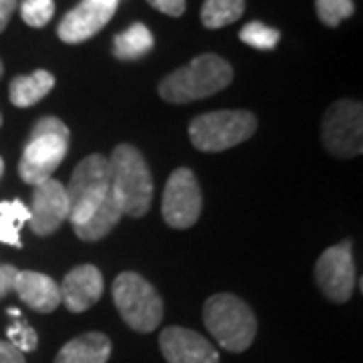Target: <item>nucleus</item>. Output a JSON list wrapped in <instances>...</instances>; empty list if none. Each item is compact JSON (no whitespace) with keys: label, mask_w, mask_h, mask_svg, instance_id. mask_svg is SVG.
Masks as SVG:
<instances>
[{"label":"nucleus","mask_w":363,"mask_h":363,"mask_svg":"<svg viewBox=\"0 0 363 363\" xmlns=\"http://www.w3.org/2000/svg\"><path fill=\"white\" fill-rule=\"evenodd\" d=\"M230 83L233 67L218 55L204 52L162 79L157 93L168 104H190L226 89Z\"/></svg>","instance_id":"1"},{"label":"nucleus","mask_w":363,"mask_h":363,"mask_svg":"<svg viewBox=\"0 0 363 363\" xmlns=\"http://www.w3.org/2000/svg\"><path fill=\"white\" fill-rule=\"evenodd\" d=\"M111 169V194L121 206L123 216L131 218L143 216L154 198V180L145 160L138 147L121 143L109 157Z\"/></svg>","instance_id":"2"},{"label":"nucleus","mask_w":363,"mask_h":363,"mask_svg":"<svg viewBox=\"0 0 363 363\" xmlns=\"http://www.w3.org/2000/svg\"><path fill=\"white\" fill-rule=\"evenodd\" d=\"M69 150V128L57 117H40L33 125L30 140L25 145V152L18 164L21 178L37 186L49 180L52 172L65 160Z\"/></svg>","instance_id":"3"},{"label":"nucleus","mask_w":363,"mask_h":363,"mask_svg":"<svg viewBox=\"0 0 363 363\" xmlns=\"http://www.w3.org/2000/svg\"><path fill=\"white\" fill-rule=\"evenodd\" d=\"M204 325L226 351H247L257 335V319L242 298L220 293L206 301Z\"/></svg>","instance_id":"4"},{"label":"nucleus","mask_w":363,"mask_h":363,"mask_svg":"<svg viewBox=\"0 0 363 363\" xmlns=\"http://www.w3.org/2000/svg\"><path fill=\"white\" fill-rule=\"evenodd\" d=\"M65 192L69 198V222L75 228L89 220L111 194L109 160L101 154L85 157L73 172Z\"/></svg>","instance_id":"5"},{"label":"nucleus","mask_w":363,"mask_h":363,"mask_svg":"<svg viewBox=\"0 0 363 363\" xmlns=\"http://www.w3.org/2000/svg\"><path fill=\"white\" fill-rule=\"evenodd\" d=\"M113 303L133 331L152 333L162 323L164 303L157 291L138 272H121L113 283Z\"/></svg>","instance_id":"6"},{"label":"nucleus","mask_w":363,"mask_h":363,"mask_svg":"<svg viewBox=\"0 0 363 363\" xmlns=\"http://www.w3.org/2000/svg\"><path fill=\"white\" fill-rule=\"evenodd\" d=\"M257 131V117L250 111H212L190 123V140L200 152H224L247 142Z\"/></svg>","instance_id":"7"},{"label":"nucleus","mask_w":363,"mask_h":363,"mask_svg":"<svg viewBox=\"0 0 363 363\" xmlns=\"http://www.w3.org/2000/svg\"><path fill=\"white\" fill-rule=\"evenodd\" d=\"M363 107L353 99H339L327 109L323 119L325 147L337 157L362 154Z\"/></svg>","instance_id":"8"},{"label":"nucleus","mask_w":363,"mask_h":363,"mask_svg":"<svg viewBox=\"0 0 363 363\" xmlns=\"http://www.w3.org/2000/svg\"><path fill=\"white\" fill-rule=\"evenodd\" d=\"M202 212V192L196 182V176L188 168H178L172 172L162 202L164 220L172 228H190L194 226Z\"/></svg>","instance_id":"9"},{"label":"nucleus","mask_w":363,"mask_h":363,"mask_svg":"<svg viewBox=\"0 0 363 363\" xmlns=\"http://www.w3.org/2000/svg\"><path fill=\"white\" fill-rule=\"evenodd\" d=\"M317 285L333 303H345L353 295L355 286V262L350 242L327 248L315 267Z\"/></svg>","instance_id":"10"},{"label":"nucleus","mask_w":363,"mask_h":363,"mask_svg":"<svg viewBox=\"0 0 363 363\" xmlns=\"http://www.w3.org/2000/svg\"><path fill=\"white\" fill-rule=\"evenodd\" d=\"M119 0H81L63 16L57 35L63 43L79 45L95 37L116 14Z\"/></svg>","instance_id":"11"},{"label":"nucleus","mask_w":363,"mask_h":363,"mask_svg":"<svg viewBox=\"0 0 363 363\" xmlns=\"http://www.w3.org/2000/svg\"><path fill=\"white\" fill-rule=\"evenodd\" d=\"M30 210V228L39 236L57 233L59 226L69 220V198L61 182L49 180L33 186V206Z\"/></svg>","instance_id":"12"},{"label":"nucleus","mask_w":363,"mask_h":363,"mask_svg":"<svg viewBox=\"0 0 363 363\" xmlns=\"http://www.w3.org/2000/svg\"><path fill=\"white\" fill-rule=\"evenodd\" d=\"M160 347L168 363H220L218 351L210 341L186 327L164 329Z\"/></svg>","instance_id":"13"},{"label":"nucleus","mask_w":363,"mask_h":363,"mask_svg":"<svg viewBox=\"0 0 363 363\" xmlns=\"http://www.w3.org/2000/svg\"><path fill=\"white\" fill-rule=\"evenodd\" d=\"M104 295V277L97 267L81 264L69 272L61 286V303L73 313L87 311Z\"/></svg>","instance_id":"14"},{"label":"nucleus","mask_w":363,"mask_h":363,"mask_svg":"<svg viewBox=\"0 0 363 363\" xmlns=\"http://www.w3.org/2000/svg\"><path fill=\"white\" fill-rule=\"evenodd\" d=\"M13 291L37 313H52L61 305V286L43 272L18 271Z\"/></svg>","instance_id":"15"},{"label":"nucleus","mask_w":363,"mask_h":363,"mask_svg":"<svg viewBox=\"0 0 363 363\" xmlns=\"http://www.w3.org/2000/svg\"><path fill=\"white\" fill-rule=\"evenodd\" d=\"M111 355V341L104 333L89 331L71 339L57 353L55 363H107Z\"/></svg>","instance_id":"16"},{"label":"nucleus","mask_w":363,"mask_h":363,"mask_svg":"<svg viewBox=\"0 0 363 363\" xmlns=\"http://www.w3.org/2000/svg\"><path fill=\"white\" fill-rule=\"evenodd\" d=\"M52 87H55V75L45 69H39L30 75L14 77L9 87V95L16 107H33L39 104L45 95H49Z\"/></svg>","instance_id":"17"},{"label":"nucleus","mask_w":363,"mask_h":363,"mask_svg":"<svg viewBox=\"0 0 363 363\" xmlns=\"http://www.w3.org/2000/svg\"><path fill=\"white\" fill-rule=\"evenodd\" d=\"M121 216H123V212H121L119 202L116 200V196L109 194V198L105 200L101 206L97 208V212L91 216L89 220L83 222L81 226H75L73 230H75V234L81 240L95 242V240H101L104 236L111 233V228L119 222Z\"/></svg>","instance_id":"18"},{"label":"nucleus","mask_w":363,"mask_h":363,"mask_svg":"<svg viewBox=\"0 0 363 363\" xmlns=\"http://www.w3.org/2000/svg\"><path fill=\"white\" fill-rule=\"evenodd\" d=\"M154 49V35L143 23H135L113 40V55L119 61H138Z\"/></svg>","instance_id":"19"},{"label":"nucleus","mask_w":363,"mask_h":363,"mask_svg":"<svg viewBox=\"0 0 363 363\" xmlns=\"http://www.w3.org/2000/svg\"><path fill=\"white\" fill-rule=\"evenodd\" d=\"M30 220V210L21 200L0 202V242L21 248V228Z\"/></svg>","instance_id":"20"},{"label":"nucleus","mask_w":363,"mask_h":363,"mask_svg":"<svg viewBox=\"0 0 363 363\" xmlns=\"http://www.w3.org/2000/svg\"><path fill=\"white\" fill-rule=\"evenodd\" d=\"M245 13V0H204L202 25L206 28H222L236 23Z\"/></svg>","instance_id":"21"},{"label":"nucleus","mask_w":363,"mask_h":363,"mask_svg":"<svg viewBox=\"0 0 363 363\" xmlns=\"http://www.w3.org/2000/svg\"><path fill=\"white\" fill-rule=\"evenodd\" d=\"M9 315L14 317V321L9 325V329H6L9 343H11L16 351H21L23 355L37 350V345H39L37 331H35L30 325L26 323L23 317H21V311H16V309H9Z\"/></svg>","instance_id":"22"},{"label":"nucleus","mask_w":363,"mask_h":363,"mask_svg":"<svg viewBox=\"0 0 363 363\" xmlns=\"http://www.w3.org/2000/svg\"><path fill=\"white\" fill-rule=\"evenodd\" d=\"M238 37H240L242 43H247L248 47H252V49L272 51L279 45V40H281V33L277 28L262 25L259 21H252L247 26H242V30H240Z\"/></svg>","instance_id":"23"},{"label":"nucleus","mask_w":363,"mask_h":363,"mask_svg":"<svg viewBox=\"0 0 363 363\" xmlns=\"http://www.w3.org/2000/svg\"><path fill=\"white\" fill-rule=\"evenodd\" d=\"M319 21L327 26H339L355 13L353 0H315Z\"/></svg>","instance_id":"24"},{"label":"nucleus","mask_w":363,"mask_h":363,"mask_svg":"<svg viewBox=\"0 0 363 363\" xmlns=\"http://www.w3.org/2000/svg\"><path fill=\"white\" fill-rule=\"evenodd\" d=\"M55 14V2L52 0H23L21 4V16L26 25L33 28H43Z\"/></svg>","instance_id":"25"},{"label":"nucleus","mask_w":363,"mask_h":363,"mask_svg":"<svg viewBox=\"0 0 363 363\" xmlns=\"http://www.w3.org/2000/svg\"><path fill=\"white\" fill-rule=\"evenodd\" d=\"M156 11L168 16H182L186 13V0H147Z\"/></svg>","instance_id":"26"},{"label":"nucleus","mask_w":363,"mask_h":363,"mask_svg":"<svg viewBox=\"0 0 363 363\" xmlns=\"http://www.w3.org/2000/svg\"><path fill=\"white\" fill-rule=\"evenodd\" d=\"M16 272H18V269H14L13 264H0V298L13 293Z\"/></svg>","instance_id":"27"},{"label":"nucleus","mask_w":363,"mask_h":363,"mask_svg":"<svg viewBox=\"0 0 363 363\" xmlns=\"http://www.w3.org/2000/svg\"><path fill=\"white\" fill-rule=\"evenodd\" d=\"M0 363H26L25 355L16 351L9 341H0Z\"/></svg>","instance_id":"28"},{"label":"nucleus","mask_w":363,"mask_h":363,"mask_svg":"<svg viewBox=\"0 0 363 363\" xmlns=\"http://www.w3.org/2000/svg\"><path fill=\"white\" fill-rule=\"evenodd\" d=\"M14 11H16V0H0V33L6 28Z\"/></svg>","instance_id":"29"},{"label":"nucleus","mask_w":363,"mask_h":363,"mask_svg":"<svg viewBox=\"0 0 363 363\" xmlns=\"http://www.w3.org/2000/svg\"><path fill=\"white\" fill-rule=\"evenodd\" d=\"M2 172H4V162H2V157H0V178H2Z\"/></svg>","instance_id":"30"},{"label":"nucleus","mask_w":363,"mask_h":363,"mask_svg":"<svg viewBox=\"0 0 363 363\" xmlns=\"http://www.w3.org/2000/svg\"><path fill=\"white\" fill-rule=\"evenodd\" d=\"M0 75H2V61H0Z\"/></svg>","instance_id":"31"},{"label":"nucleus","mask_w":363,"mask_h":363,"mask_svg":"<svg viewBox=\"0 0 363 363\" xmlns=\"http://www.w3.org/2000/svg\"><path fill=\"white\" fill-rule=\"evenodd\" d=\"M0 125H2V116H0Z\"/></svg>","instance_id":"32"}]
</instances>
